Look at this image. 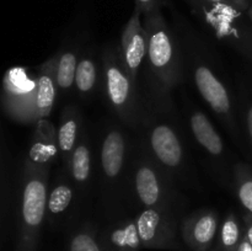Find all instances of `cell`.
Instances as JSON below:
<instances>
[{"instance_id": "cell-24", "label": "cell", "mask_w": 252, "mask_h": 251, "mask_svg": "<svg viewBox=\"0 0 252 251\" xmlns=\"http://www.w3.org/2000/svg\"><path fill=\"white\" fill-rule=\"evenodd\" d=\"M231 192L243 208V213L252 216V165L234 162Z\"/></svg>"}, {"instance_id": "cell-18", "label": "cell", "mask_w": 252, "mask_h": 251, "mask_svg": "<svg viewBox=\"0 0 252 251\" xmlns=\"http://www.w3.org/2000/svg\"><path fill=\"white\" fill-rule=\"evenodd\" d=\"M86 125L80 107L76 105H68L61 113V120L57 127L59 147V161L62 169H66L74 149L78 145Z\"/></svg>"}, {"instance_id": "cell-22", "label": "cell", "mask_w": 252, "mask_h": 251, "mask_svg": "<svg viewBox=\"0 0 252 251\" xmlns=\"http://www.w3.org/2000/svg\"><path fill=\"white\" fill-rule=\"evenodd\" d=\"M11 208V157L4 134L1 135V171H0V234L5 244L9 230Z\"/></svg>"}, {"instance_id": "cell-17", "label": "cell", "mask_w": 252, "mask_h": 251, "mask_svg": "<svg viewBox=\"0 0 252 251\" xmlns=\"http://www.w3.org/2000/svg\"><path fill=\"white\" fill-rule=\"evenodd\" d=\"M25 157L36 166L49 167L59 159L57 127L48 118H41L34 123L31 142Z\"/></svg>"}, {"instance_id": "cell-6", "label": "cell", "mask_w": 252, "mask_h": 251, "mask_svg": "<svg viewBox=\"0 0 252 251\" xmlns=\"http://www.w3.org/2000/svg\"><path fill=\"white\" fill-rule=\"evenodd\" d=\"M133 213L164 206H186L179 184L150 157L134 134L129 180Z\"/></svg>"}, {"instance_id": "cell-13", "label": "cell", "mask_w": 252, "mask_h": 251, "mask_svg": "<svg viewBox=\"0 0 252 251\" xmlns=\"http://www.w3.org/2000/svg\"><path fill=\"white\" fill-rule=\"evenodd\" d=\"M220 214L213 208H199L185 214L181 220V238L191 251H209L213 249L220 228Z\"/></svg>"}, {"instance_id": "cell-10", "label": "cell", "mask_w": 252, "mask_h": 251, "mask_svg": "<svg viewBox=\"0 0 252 251\" xmlns=\"http://www.w3.org/2000/svg\"><path fill=\"white\" fill-rule=\"evenodd\" d=\"M1 106L7 117L21 125L36 123V80L26 69L14 66L2 79Z\"/></svg>"}, {"instance_id": "cell-5", "label": "cell", "mask_w": 252, "mask_h": 251, "mask_svg": "<svg viewBox=\"0 0 252 251\" xmlns=\"http://www.w3.org/2000/svg\"><path fill=\"white\" fill-rule=\"evenodd\" d=\"M51 167L36 166L25 157L17 184L15 251H37L46 223Z\"/></svg>"}, {"instance_id": "cell-29", "label": "cell", "mask_w": 252, "mask_h": 251, "mask_svg": "<svg viewBox=\"0 0 252 251\" xmlns=\"http://www.w3.org/2000/svg\"><path fill=\"white\" fill-rule=\"evenodd\" d=\"M238 251H252V245L245 233H244L243 239H241L240 245H239V248H238Z\"/></svg>"}, {"instance_id": "cell-1", "label": "cell", "mask_w": 252, "mask_h": 251, "mask_svg": "<svg viewBox=\"0 0 252 251\" xmlns=\"http://www.w3.org/2000/svg\"><path fill=\"white\" fill-rule=\"evenodd\" d=\"M134 133L115 117L103 123L96 142L98 209L103 220L126 217L132 212L129 198L130 165Z\"/></svg>"}, {"instance_id": "cell-28", "label": "cell", "mask_w": 252, "mask_h": 251, "mask_svg": "<svg viewBox=\"0 0 252 251\" xmlns=\"http://www.w3.org/2000/svg\"><path fill=\"white\" fill-rule=\"evenodd\" d=\"M241 219H243V223H244V230H245L246 236H248V239L250 240L252 245V216L243 213Z\"/></svg>"}, {"instance_id": "cell-21", "label": "cell", "mask_w": 252, "mask_h": 251, "mask_svg": "<svg viewBox=\"0 0 252 251\" xmlns=\"http://www.w3.org/2000/svg\"><path fill=\"white\" fill-rule=\"evenodd\" d=\"M235 98L244 145L252 160V75L239 78Z\"/></svg>"}, {"instance_id": "cell-26", "label": "cell", "mask_w": 252, "mask_h": 251, "mask_svg": "<svg viewBox=\"0 0 252 251\" xmlns=\"http://www.w3.org/2000/svg\"><path fill=\"white\" fill-rule=\"evenodd\" d=\"M162 4V0H135V9L139 10L142 15H147L154 10L161 9Z\"/></svg>"}, {"instance_id": "cell-20", "label": "cell", "mask_w": 252, "mask_h": 251, "mask_svg": "<svg viewBox=\"0 0 252 251\" xmlns=\"http://www.w3.org/2000/svg\"><path fill=\"white\" fill-rule=\"evenodd\" d=\"M36 80V118H48L59 95L57 81V54L49 57L38 66Z\"/></svg>"}, {"instance_id": "cell-23", "label": "cell", "mask_w": 252, "mask_h": 251, "mask_svg": "<svg viewBox=\"0 0 252 251\" xmlns=\"http://www.w3.org/2000/svg\"><path fill=\"white\" fill-rule=\"evenodd\" d=\"M98 224L84 219L71 226L65 241V251H102L97 240Z\"/></svg>"}, {"instance_id": "cell-19", "label": "cell", "mask_w": 252, "mask_h": 251, "mask_svg": "<svg viewBox=\"0 0 252 251\" xmlns=\"http://www.w3.org/2000/svg\"><path fill=\"white\" fill-rule=\"evenodd\" d=\"M86 43L84 34H79L74 38L64 39L57 51V81L61 95L74 90L76 66Z\"/></svg>"}, {"instance_id": "cell-15", "label": "cell", "mask_w": 252, "mask_h": 251, "mask_svg": "<svg viewBox=\"0 0 252 251\" xmlns=\"http://www.w3.org/2000/svg\"><path fill=\"white\" fill-rule=\"evenodd\" d=\"M97 240L102 251H140L143 249L134 216L103 220L98 225Z\"/></svg>"}, {"instance_id": "cell-12", "label": "cell", "mask_w": 252, "mask_h": 251, "mask_svg": "<svg viewBox=\"0 0 252 251\" xmlns=\"http://www.w3.org/2000/svg\"><path fill=\"white\" fill-rule=\"evenodd\" d=\"M94 142L91 130L86 126L78 145L74 149L65 170L76 191L81 209H85L88 201L95 188L94 175Z\"/></svg>"}, {"instance_id": "cell-7", "label": "cell", "mask_w": 252, "mask_h": 251, "mask_svg": "<svg viewBox=\"0 0 252 251\" xmlns=\"http://www.w3.org/2000/svg\"><path fill=\"white\" fill-rule=\"evenodd\" d=\"M102 57V93L106 105L113 117L134 132L142 111V90L123 63L120 44L106 43L101 48Z\"/></svg>"}, {"instance_id": "cell-3", "label": "cell", "mask_w": 252, "mask_h": 251, "mask_svg": "<svg viewBox=\"0 0 252 251\" xmlns=\"http://www.w3.org/2000/svg\"><path fill=\"white\" fill-rule=\"evenodd\" d=\"M133 133L180 187L198 188V177L176 107H160L142 96L139 123Z\"/></svg>"}, {"instance_id": "cell-25", "label": "cell", "mask_w": 252, "mask_h": 251, "mask_svg": "<svg viewBox=\"0 0 252 251\" xmlns=\"http://www.w3.org/2000/svg\"><path fill=\"white\" fill-rule=\"evenodd\" d=\"M244 233L243 219L239 218L235 212L229 211L221 220L214 248L219 251H238Z\"/></svg>"}, {"instance_id": "cell-8", "label": "cell", "mask_w": 252, "mask_h": 251, "mask_svg": "<svg viewBox=\"0 0 252 251\" xmlns=\"http://www.w3.org/2000/svg\"><path fill=\"white\" fill-rule=\"evenodd\" d=\"M184 118L189 137L201 153L202 161L212 179L231 191L233 165L228 147L204 111L184 98Z\"/></svg>"}, {"instance_id": "cell-16", "label": "cell", "mask_w": 252, "mask_h": 251, "mask_svg": "<svg viewBox=\"0 0 252 251\" xmlns=\"http://www.w3.org/2000/svg\"><path fill=\"white\" fill-rule=\"evenodd\" d=\"M74 90L84 102L93 100L102 90V57L101 49L88 42L81 52L75 71Z\"/></svg>"}, {"instance_id": "cell-30", "label": "cell", "mask_w": 252, "mask_h": 251, "mask_svg": "<svg viewBox=\"0 0 252 251\" xmlns=\"http://www.w3.org/2000/svg\"><path fill=\"white\" fill-rule=\"evenodd\" d=\"M209 251H219V250H217L216 248H213V249H211V250H209Z\"/></svg>"}, {"instance_id": "cell-14", "label": "cell", "mask_w": 252, "mask_h": 251, "mask_svg": "<svg viewBox=\"0 0 252 251\" xmlns=\"http://www.w3.org/2000/svg\"><path fill=\"white\" fill-rule=\"evenodd\" d=\"M142 12L138 9L123 29L121 39L118 42L126 69L135 83H139V71L148 53V33L142 22Z\"/></svg>"}, {"instance_id": "cell-4", "label": "cell", "mask_w": 252, "mask_h": 251, "mask_svg": "<svg viewBox=\"0 0 252 251\" xmlns=\"http://www.w3.org/2000/svg\"><path fill=\"white\" fill-rule=\"evenodd\" d=\"M143 25L149 43L139 79L142 96L160 107H176L174 91L186 79L179 36L160 10L144 15Z\"/></svg>"}, {"instance_id": "cell-2", "label": "cell", "mask_w": 252, "mask_h": 251, "mask_svg": "<svg viewBox=\"0 0 252 251\" xmlns=\"http://www.w3.org/2000/svg\"><path fill=\"white\" fill-rule=\"evenodd\" d=\"M176 33L181 43L186 76L191 79L202 100L225 128L231 139L243 147L235 95L226 83L213 49L191 30L180 29Z\"/></svg>"}, {"instance_id": "cell-9", "label": "cell", "mask_w": 252, "mask_h": 251, "mask_svg": "<svg viewBox=\"0 0 252 251\" xmlns=\"http://www.w3.org/2000/svg\"><path fill=\"white\" fill-rule=\"evenodd\" d=\"M186 206H164L143 209L134 214L143 249L182 251L181 220Z\"/></svg>"}, {"instance_id": "cell-27", "label": "cell", "mask_w": 252, "mask_h": 251, "mask_svg": "<svg viewBox=\"0 0 252 251\" xmlns=\"http://www.w3.org/2000/svg\"><path fill=\"white\" fill-rule=\"evenodd\" d=\"M213 4H220L226 5V6L234 7V9L239 10V11H248L250 9V0H207Z\"/></svg>"}, {"instance_id": "cell-11", "label": "cell", "mask_w": 252, "mask_h": 251, "mask_svg": "<svg viewBox=\"0 0 252 251\" xmlns=\"http://www.w3.org/2000/svg\"><path fill=\"white\" fill-rule=\"evenodd\" d=\"M81 212L83 209L73 182L68 172L59 167L53 182L49 185L46 224L52 229H70L78 223Z\"/></svg>"}]
</instances>
